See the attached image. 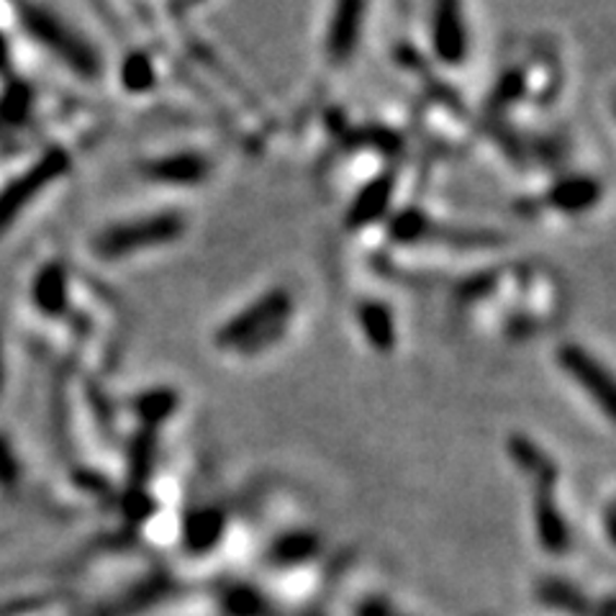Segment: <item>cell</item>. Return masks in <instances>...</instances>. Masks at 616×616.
I'll return each instance as SVG.
<instances>
[{"label":"cell","mask_w":616,"mask_h":616,"mask_svg":"<svg viewBox=\"0 0 616 616\" xmlns=\"http://www.w3.org/2000/svg\"><path fill=\"white\" fill-rule=\"evenodd\" d=\"M601 198V185L591 178H568L557 183L549 193V203L560 212L581 214Z\"/></svg>","instance_id":"8"},{"label":"cell","mask_w":616,"mask_h":616,"mask_svg":"<svg viewBox=\"0 0 616 616\" xmlns=\"http://www.w3.org/2000/svg\"><path fill=\"white\" fill-rule=\"evenodd\" d=\"M434 52L445 64H460L468 55V28L460 0H434Z\"/></svg>","instance_id":"3"},{"label":"cell","mask_w":616,"mask_h":616,"mask_svg":"<svg viewBox=\"0 0 616 616\" xmlns=\"http://www.w3.org/2000/svg\"><path fill=\"white\" fill-rule=\"evenodd\" d=\"M121 77H123V85H126L129 90H136V93L149 90L152 83H155V68H152L147 55H132L126 62H123Z\"/></svg>","instance_id":"10"},{"label":"cell","mask_w":616,"mask_h":616,"mask_svg":"<svg viewBox=\"0 0 616 616\" xmlns=\"http://www.w3.org/2000/svg\"><path fill=\"white\" fill-rule=\"evenodd\" d=\"M180 3H183V5H191V3H195V0H180Z\"/></svg>","instance_id":"12"},{"label":"cell","mask_w":616,"mask_h":616,"mask_svg":"<svg viewBox=\"0 0 616 616\" xmlns=\"http://www.w3.org/2000/svg\"><path fill=\"white\" fill-rule=\"evenodd\" d=\"M288 316H291V295L286 291H270L246 306L242 314L229 318L216 335V345L224 350L257 352L280 339Z\"/></svg>","instance_id":"1"},{"label":"cell","mask_w":616,"mask_h":616,"mask_svg":"<svg viewBox=\"0 0 616 616\" xmlns=\"http://www.w3.org/2000/svg\"><path fill=\"white\" fill-rule=\"evenodd\" d=\"M390 193H394V183H390L388 178H381V180H375V183H370L365 191L360 193V198L354 201V206L350 212V221L354 224V227L378 219V216L386 212Z\"/></svg>","instance_id":"9"},{"label":"cell","mask_w":616,"mask_h":616,"mask_svg":"<svg viewBox=\"0 0 616 616\" xmlns=\"http://www.w3.org/2000/svg\"><path fill=\"white\" fill-rule=\"evenodd\" d=\"M560 362H563V367L572 375V378L581 381L583 386L589 388L601 403H604L606 411H612V403H614L612 378H608V375L604 373V367H601L599 362L591 358V354L583 352V347H576V345L563 347Z\"/></svg>","instance_id":"5"},{"label":"cell","mask_w":616,"mask_h":616,"mask_svg":"<svg viewBox=\"0 0 616 616\" xmlns=\"http://www.w3.org/2000/svg\"><path fill=\"white\" fill-rule=\"evenodd\" d=\"M183 229L185 224L180 214L168 212V214L144 216V219L119 224V227L104 231L96 242V250L104 257H126L140 250H149V246L168 244L172 239L183 234Z\"/></svg>","instance_id":"2"},{"label":"cell","mask_w":616,"mask_h":616,"mask_svg":"<svg viewBox=\"0 0 616 616\" xmlns=\"http://www.w3.org/2000/svg\"><path fill=\"white\" fill-rule=\"evenodd\" d=\"M147 172L155 180H162V183L195 185L208 176V162L195 152H178V155L155 159Z\"/></svg>","instance_id":"6"},{"label":"cell","mask_w":616,"mask_h":616,"mask_svg":"<svg viewBox=\"0 0 616 616\" xmlns=\"http://www.w3.org/2000/svg\"><path fill=\"white\" fill-rule=\"evenodd\" d=\"M358 318H360L362 331H365L367 342L373 345L375 350H381V352L394 350L396 324H394V314H390V309L386 306V303H378V301L360 303Z\"/></svg>","instance_id":"7"},{"label":"cell","mask_w":616,"mask_h":616,"mask_svg":"<svg viewBox=\"0 0 616 616\" xmlns=\"http://www.w3.org/2000/svg\"><path fill=\"white\" fill-rule=\"evenodd\" d=\"M365 19V0H337L331 16L329 34H326V52L335 62H345L354 55Z\"/></svg>","instance_id":"4"},{"label":"cell","mask_w":616,"mask_h":616,"mask_svg":"<svg viewBox=\"0 0 616 616\" xmlns=\"http://www.w3.org/2000/svg\"><path fill=\"white\" fill-rule=\"evenodd\" d=\"M426 221L419 212H403L398 214V219L394 221V237L403 239V242H411V239H419L424 234Z\"/></svg>","instance_id":"11"}]
</instances>
